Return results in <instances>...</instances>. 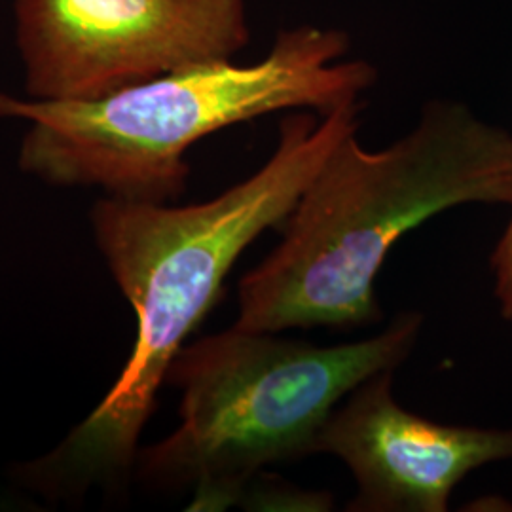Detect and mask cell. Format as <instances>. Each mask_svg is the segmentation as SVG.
<instances>
[{
	"mask_svg": "<svg viewBox=\"0 0 512 512\" xmlns=\"http://www.w3.org/2000/svg\"><path fill=\"white\" fill-rule=\"evenodd\" d=\"M421 329L420 311H403L382 332L338 346L236 325L183 346L165 378L181 391V423L139 452V475L158 490H190V511L241 505L268 465L317 454L334 408L403 365Z\"/></svg>",
	"mask_w": 512,
	"mask_h": 512,
	"instance_id": "277c9868",
	"label": "cell"
},
{
	"mask_svg": "<svg viewBox=\"0 0 512 512\" xmlns=\"http://www.w3.org/2000/svg\"><path fill=\"white\" fill-rule=\"evenodd\" d=\"M393 374H374L334 408L317 454L340 459L355 478L351 512H446L476 469L512 461V427L448 425L397 403Z\"/></svg>",
	"mask_w": 512,
	"mask_h": 512,
	"instance_id": "8992f818",
	"label": "cell"
},
{
	"mask_svg": "<svg viewBox=\"0 0 512 512\" xmlns=\"http://www.w3.org/2000/svg\"><path fill=\"white\" fill-rule=\"evenodd\" d=\"M512 205V133L435 99L384 150L346 135L238 285L236 327L357 329L382 317L374 281L404 234L459 205Z\"/></svg>",
	"mask_w": 512,
	"mask_h": 512,
	"instance_id": "7a4b0ae2",
	"label": "cell"
},
{
	"mask_svg": "<svg viewBox=\"0 0 512 512\" xmlns=\"http://www.w3.org/2000/svg\"><path fill=\"white\" fill-rule=\"evenodd\" d=\"M359 129V103L281 122L270 160L220 196L192 205L103 198L95 243L137 315V338L116 384L92 414L19 476L42 494H84L128 475L160 387L186 338L215 306L239 256L281 228L332 150Z\"/></svg>",
	"mask_w": 512,
	"mask_h": 512,
	"instance_id": "6da1fadb",
	"label": "cell"
},
{
	"mask_svg": "<svg viewBox=\"0 0 512 512\" xmlns=\"http://www.w3.org/2000/svg\"><path fill=\"white\" fill-rule=\"evenodd\" d=\"M31 99H92L160 74L234 59L245 0H14Z\"/></svg>",
	"mask_w": 512,
	"mask_h": 512,
	"instance_id": "5b68a950",
	"label": "cell"
},
{
	"mask_svg": "<svg viewBox=\"0 0 512 512\" xmlns=\"http://www.w3.org/2000/svg\"><path fill=\"white\" fill-rule=\"evenodd\" d=\"M241 505H251L256 511H330L332 495L329 492L302 490L277 478L251 482Z\"/></svg>",
	"mask_w": 512,
	"mask_h": 512,
	"instance_id": "52a82bcc",
	"label": "cell"
},
{
	"mask_svg": "<svg viewBox=\"0 0 512 512\" xmlns=\"http://www.w3.org/2000/svg\"><path fill=\"white\" fill-rule=\"evenodd\" d=\"M348 50L346 33L302 25L281 31L251 65L226 59L184 67L92 99L0 92V118L29 124L18 165L42 183L171 203L186 190L188 150L220 129L279 110L325 116L357 105L376 69L344 61Z\"/></svg>",
	"mask_w": 512,
	"mask_h": 512,
	"instance_id": "3957f363",
	"label": "cell"
},
{
	"mask_svg": "<svg viewBox=\"0 0 512 512\" xmlns=\"http://www.w3.org/2000/svg\"><path fill=\"white\" fill-rule=\"evenodd\" d=\"M490 270L494 275V298L499 313L505 321L512 323V213L509 224L495 243Z\"/></svg>",
	"mask_w": 512,
	"mask_h": 512,
	"instance_id": "ba28073f",
	"label": "cell"
}]
</instances>
